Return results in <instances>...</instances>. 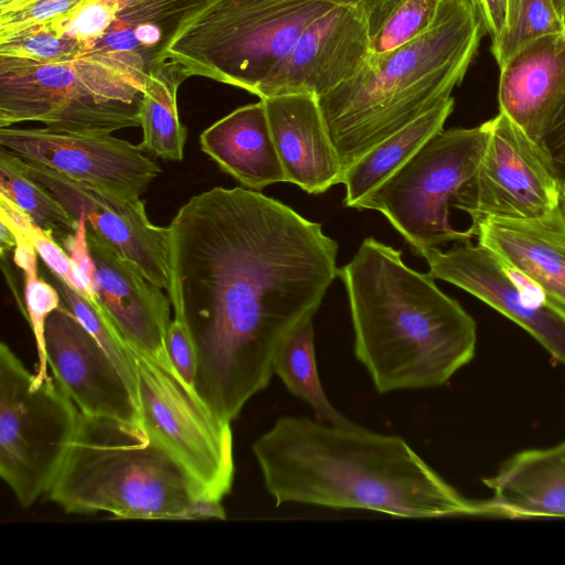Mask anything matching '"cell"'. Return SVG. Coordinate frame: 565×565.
Returning <instances> with one entry per match:
<instances>
[{"label":"cell","mask_w":565,"mask_h":565,"mask_svg":"<svg viewBox=\"0 0 565 565\" xmlns=\"http://www.w3.org/2000/svg\"><path fill=\"white\" fill-rule=\"evenodd\" d=\"M169 228L167 292L196 351L194 388L232 423L270 383L288 337L313 319L338 276V244L320 223L241 186L192 196Z\"/></svg>","instance_id":"1"},{"label":"cell","mask_w":565,"mask_h":565,"mask_svg":"<svg viewBox=\"0 0 565 565\" xmlns=\"http://www.w3.org/2000/svg\"><path fill=\"white\" fill-rule=\"evenodd\" d=\"M264 486L277 507L302 503L401 518L488 515L399 436L355 423L281 416L253 444Z\"/></svg>","instance_id":"2"},{"label":"cell","mask_w":565,"mask_h":565,"mask_svg":"<svg viewBox=\"0 0 565 565\" xmlns=\"http://www.w3.org/2000/svg\"><path fill=\"white\" fill-rule=\"evenodd\" d=\"M338 276L349 299L354 356L377 393L441 386L473 359V318L429 273L405 265L399 250L367 237Z\"/></svg>","instance_id":"3"},{"label":"cell","mask_w":565,"mask_h":565,"mask_svg":"<svg viewBox=\"0 0 565 565\" xmlns=\"http://www.w3.org/2000/svg\"><path fill=\"white\" fill-rule=\"evenodd\" d=\"M472 0H441L430 28L318 97L344 172L382 141L451 97L482 33Z\"/></svg>","instance_id":"4"},{"label":"cell","mask_w":565,"mask_h":565,"mask_svg":"<svg viewBox=\"0 0 565 565\" xmlns=\"http://www.w3.org/2000/svg\"><path fill=\"white\" fill-rule=\"evenodd\" d=\"M49 499L71 514L182 520L198 495L141 425L83 415Z\"/></svg>","instance_id":"5"},{"label":"cell","mask_w":565,"mask_h":565,"mask_svg":"<svg viewBox=\"0 0 565 565\" xmlns=\"http://www.w3.org/2000/svg\"><path fill=\"white\" fill-rule=\"evenodd\" d=\"M363 0H206L178 28L162 61L258 96L305 29Z\"/></svg>","instance_id":"6"},{"label":"cell","mask_w":565,"mask_h":565,"mask_svg":"<svg viewBox=\"0 0 565 565\" xmlns=\"http://www.w3.org/2000/svg\"><path fill=\"white\" fill-rule=\"evenodd\" d=\"M147 77L99 53L61 63L0 56V128L24 121L57 131L138 127Z\"/></svg>","instance_id":"7"},{"label":"cell","mask_w":565,"mask_h":565,"mask_svg":"<svg viewBox=\"0 0 565 565\" xmlns=\"http://www.w3.org/2000/svg\"><path fill=\"white\" fill-rule=\"evenodd\" d=\"M81 412L53 376L39 380L0 345V477L19 504L49 493L77 430Z\"/></svg>","instance_id":"8"},{"label":"cell","mask_w":565,"mask_h":565,"mask_svg":"<svg viewBox=\"0 0 565 565\" xmlns=\"http://www.w3.org/2000/svg\"><path fill=\"white\" fill-rule=\"evenodd\" d=\"M488 136L487 121L440 130L355 209L381 212L419 255L448 242L470 239L466 231L451 226L449 207L476 172Z\"/></svg>","instance_id":"9"},{"label":"cell","mask_w":565,"mask_h":565,"mask_svg":"<svg viewBox=\"0 0 565 565\" xmlns=\"http://www.w3.org/2000/svg\"><path fill=\"white\" fill-rule=\"evenodd\" d=\"M130 349L141 427L185 472L199 497L223 500L235 473L231 423L173 369Z\"/></svg>","instance_id":"10"},{"label":"cell","mask_w":565,"mask_h":565,"mask_svg":"<svg viewBox=\"0 0 565 565\" xmlns=\"http://www.w3.org/2000/svg\"><path fill=\"white\" fill-rule=\"evenodd\" d=\"M487 125L480 163L451 202L470 216L467 231L489 217L529 220L557 209L561 177L546 149L503 111Z\"/></svg>","instance_id":"11"},{"label":"cell","mask_w":565,"mask_h":565,"mask_svg":"<svg viewBox=\"0 0 565 565\" xmlns=\"http://www.w3.org/2000/svg\"><path fill=\"white\" fill-rule=\"evenodd\" d=\"M0 145L18 157L124 200L140 199L161 169L138 145L97 131L0 128Z\"/></svg>","instance_id":"12"},{"label":"cell","mask_w":565,"mask_h":565,"mask_svg":"<svg viewBox=\"0 0 565 565\" xmlns=\"http://www.w3.org/2000/svg\"><path fill=\"white\" fill-rule=\"evenodd\" d=\"M20 164L30 178L61 202L75 221L83 216L88 230L135 264L149 281L168 291L170 228L150 222L145 201L113 196L22 158Z\"/></svg>","instance_id":"13"},{"label":"cell","mask_w":565,"mask_h":565,"mask_svg":"<svg viewBox=\"0 0 565 565\" xmlns=\"http://www.w3.org/2000/svg\"><path fill=\"white\" fill-rule=\"evenodd\" d=\"M420 256L434 278L450 282L495 309L565 365V319L546 306L495 252L468 239L447 250L427 249Z\"/></svg>","instance_id":"14"},{"label":"cell","mask_w":565,"mask_h":565,"mask_svg":"<svg viewBox=\"0 0 565 565\" xmlns=\"http://www.w3.org/2000/svg\"><path fill=\"white\" fill-rule=\"evenodd\" d=\"M369 53L365 3L334 7L305 29L258 97L296 93L324 95L355 75Z\"/></svg>","instance_id":"15"},{"label":"cell","mask_w":565,"mask_h":565,"mask_svg":"<svg viewBox=\"0 0 565 565\" xmlns=\"http://www.w3.org/2000/svg\"><path fill=\"white\" fill-rule=\"evenodd\" d=\"M53 377L83 415L140 425L137 402L104 349L63 305L45 323Z\"/></svg>","instance_id":"16"},{"label":"cell","mask_w":565,"mask_h":565,"mask_svg":"<svg viewBox=\"0 0 565 565\" xmlns=\"http://www.w3.org/2000/svg\"><path fill=\"white\" fill-rule=\"evenodd\" d=\"M87 239L95 263V300L131 348L173 369L166 349L172 321L169 296L88 228Z\"/></svg>","instance_id":"17"},{"label":"cell","mask_w":565,"mask_h":565,"mask_svg":"<svg viewBox=\"0 0 565 565\" xmlns=\"http://www.w3.org/2000/svg\"><path fill=\"white\" fill-rule=\"evenodd\" d=\"M466 232L495 252L565 319V217L559 207L529 220L489 217Z\"/></svg>","instance_id":"18"},{"label":"cell","mask_w":565,"mask_h":565,"mask_svg":"<svg viewBox=\"0 0 565 565\" xmlns=\"http://www.w3.org/2000/svg\"><path fill=\"white\" fill-rule=\"evenodd\" d=\"M262 100L287 182L310 194L342 183L343 169L318 96L296 93Z\"/></svg>","instance_id":"19"},{"label":"cell","mask_w":565,"mask_h":565,"mask_svg":"<svg viewBox=\"0 0 565 565\" xmlns=\"http://www.w3.org/2000/svg\"><path fill=\"white\" fill-rule=\"evenodd\" d=\"M564 95L565 31L530 42L500 67L499 110L541 145Z\"/></svg>","instance_id":"20"},{"label":"cell","mask_w":565,"mask_h":565,"mask_svg":"<svg viewBox=\"0 0 565 565\" xmlns=\"http://www.w3.org/2000/svg\"><path fill=\"white\" fill-rule=\"evenodd\" d=\"M201 150L250 190L287 182L262 99L234 109L200 136Z\"/></svg>","instance_id":"21"},{"label":"cell","mask_w":565,"mask_h":565,"mask_svg":"<svg viewBox=\"0 0 565 565\" xmlns=\"http://www.w3.org/2000/svg\"><path fill=\"white\" fill-rule=\"evenodd\" d=\"M484 483L492 515L565 518V441L514 455Z\"/></svg>","instance_id":"22"},{"label":"cell","mask_w":565,"mask_h":565,"mask_svg":"<svg viewBox=\"0 0 565 565\" xmlns=\"http://www.w3.org/2000/svg\"><path fill=\"white\" fill-rule=\"evenodd\" d=\"M455 106L444 100L362 157L343 174L344 204L355 205L403 167L434 135L444 129Z\"/></svg>","instance_id":"23"},{"label":"cell","mask_w":565,"mask_h":565,"mask_svg":"<svg viewBox=\"0 0 565 565\" xmlns=\"http://www.w3.org/2000/svg\"><path fill=\"white\" fill-rule=\"evenodd\" d=\"M186 78L170 61L160 62L149 71L140 108L143 138L138 146L154 157L183 159L186 129L179 118L177 94Z\"/></svg>","instance_id":"24"},{"label":"cell","mask_w":565,"mask_h":565,"mask_svg":"<svg viewBox=\"0 0 565 565\" xmlns=\"http://www.w3.org/2000/svg\"><path fill=\"white\" fill-rule=\"evenodd\" d=\"M274 375L315 413V418L334 425L352 422L344 417L326 394L317 367L313 319L299 326L285 341L274 362Z\"/></svg>","instance_id":"25"},{"label":"cell","mask_w":565,"mask_h":565,"mask_svg":"<svg viewBox=\"0 0 565 565\" xmlns=\"http://www.w3.org/2000/svg\"><path fill=\"white\" fill-rule=\"evenodd\" d=\"M0 195L21 209L61 246L76 232L78 223L61 202L23 171L20 157L3 147L0 150Z\"/></svg>","instance_id":"26"},{"label":"cell","mask_w":565,"mask_h":565,"mask_svg":"<svg viewBox=\"0 0 565 565\" xmlns=\"http://www.w3.org/2000/svg\"><path fill=\"white\" fill-rule=\"evenodd\" d=\"M441 0H377L367 10L370 53L393 51L426 32Z\"/></svg>","instance_id":"27"},{"label":"cell","mask_w":565,"mask_h":565,"mask_svg":"<svg viewBox=\"0 0 565 565\" xmlns=\"http://www.w3.org/2000/svg\"><path fill=\"white\" fill-rule=\"evenodd\" d=\"M0 220L12 228L17 237L13 262L24 274V315L32 329L38 353L34 374L39 380H43L49 376L44 337L45 323L49 316L62 305L61 295L53 284L39 277L38 253L30 239L6 218L1 217Z\"/></svg>","instance_id":"28"},{"label":"cell","mask_w":565,"mask_h":565,"mask_svg":"<svg viewBox=\"0 0 565 565\" xmlns=\"http://www.w3.org/2000/svg\"><path fill=\"white\" fill-rule=\"evenodd\" d=\"M51 278L61 295L62 305L76 317L113 360L138 405L137 371L130 345L121 337L96 300H87L53 273H51Z\"/></svg>","instance_id":"29"},{"label":"cell","mask_w":565,"mask_h":565,"mask_svg":"<svg viewBox=\"0 0 565 565\" xmlns=\"http://www.w3.org/2000/svg\"><path fill=\"white\" fill-rule=\"evenodd\" d=\"M88 46L53 25L33 26L0 39V56L39 63H61L88 53Z\"/></svg>","instance_id":"30"},{"label":"cell","mask_w":565,"mask_h":565,"mask_svg":"<svg viewBox=\"0 0 565 565\" xmlns=\"http://www.w3.org/2000/svg\"><path fill=\"white\" fill-rule=\"evenodd\" d=\"M564 32L553 0H521L516 19L491 53L501 67L519 50L544 35Z\"/></svg>","instance_id":"31"},{"label":"cell","mask_w":565,"mask_h":565,"mask_svg":"<svg viewBox=\"0 0 565 565\" xmlns=\"http://www.w3.org/2000/svg\"><path fill=\"white\" fill-rule=\"evenodd\" d=\"M90 0H19L0 9V39L21 30L52 25Z\"/></svg>","instance_id":"32"},{"label":"cell","mask_w":565,"mask_h":565,"mask_svg":"<svg viewBox=\"0 0 565 565\" xmlns=\"http://www.w3.org/2000/svg\"><path fill=\"white\" fill-rule=\"evenodd\" d=\"M117 17L118 6L114 0H90L52 25L64 35L86 44L90 51L93 44L116 22Z\"/></svg>","instance_id":"33"},{"label":"cell","mask_w":565,"mask_h":565,"mask_svg":"<svg viewBox=\"0 0 565 565\" xmlns=\"http://www.w3.org/2000/svg\"><path fill=\"white\" fill-rule=\"evenodd\" d=\"M117 20L126 23L146 20H169L192 14L206 0H114Z\"/></svg>","instance_id":"34"},{"label":"cell","mask_w":565,"mask_h":565,"mask_svg":"<svg viewBox=\"0 0 565 565\" xmlns=\"http://www.w3.org/2000/svg\"><path fill=\"white\" fill-rule=\"evenodd\" d=\"M166 349L178 375L194 388L198 355L188 327L180 318L173 317L169 326Z\"/></svg>","instance_id":"35"},{"label":"cell","mask_w":565,"mask_h":565,"mask_svg":"<svg viewBox=\"0 0 565 565\" xmlns=\"http://www.w3.org/2000/svg\"><path fill=\"white\" fill-rule=\"evenodd\" d=\"M483 23L484 31L491 38V45L497 44L509 31L508 0H472Z\"/></svg>","instance_id":"36"},{"label":"cell","mask_w":565,"mask_h":565,"mask_svg":"<svg viewBox=\"0 0 565 565\" xmlns=\"http://www.w3.org/2000/svg\"><path fill=\"white\" fill-rule=\"evenodd\" d=\"M542 145L553 159L559 177L565 174V95L547 126Z\"/></svg>","instance_id":"37"},{"label":"cell","mask_w":565,"mask_h":565,"mask_svg":"<svg viewBox=\"0 0 565 565\" xmlns=\"http://www.w3.org/2000/svg\"><path fill=\"white\" fill-rule=\"evenodd\" d=\"M203 519L225 520L226 512L222 504V500L207 497H195L182 516V520L186 521Z\"/></svg>","instance_id":"38"},{"label":"cell","mask_w":565,"mask_h":565,"mask_svg":"<svg viewBox=\"0 0 565 565\" xmlns=\"http://www.w3.org/2000/svg\"><path fill=\"white\" fill-rule=\"evenodd\" d=\"M0 255L3 258L10 249L15 248L17 237L12 228L4 221H0Z\"/></svg>","instance_id":"39"},{"label":"cell","mask_w":565,"mask_h":565,"mask_svg":"<svg viewBox=\"0 0 565 565\" xmlns=\"http://www.w3.org/2000/svg\"><path fill=\"white\" fill-rule=\"evenodd\" d=\"M520 1L521 0H508L510 29L516 19V15L519 12V7H520Z\"/></svg>","instance_id":"40"},{"label":"cell","mask_w":565,"mask_h":565,"mask_svg":"<svg viewBox=\"0 0 565 565\" xmlns=\"http://www.w3.org/2000/svg\"><path fill=\"white\" fill-rule=\"evenodd\" d=\"M558 207L561 213L565 217V174L561 177L559 181Z\"/></svg>","instance_id":"41"},{"label":"cell","mask_w":565,"mask_h":565,"mask_svg":"<svg viewBox=\"0 0 565 565\" xmlns=\"http://www.w3.org/2000/svg\"><path fill=\"white\" fill-rule=\"evenodd\" d=\"M19 0H0V9L10 7L11 4L15 3Z\"/></svg>","instance_id":"42"},{"label":"cell","mask_w":565,"mask_h":565,"mask_svg":"<svg viewBox=\"0 0 565 565\" xmlns=\"http://www.w3.org/2000/svg\"><path fill=\"white\" fill-rule=\"evenodd\" d=\"M559 15H561V20H562V23H563V26H564V31H565V3L562 7V9L559 10Z\"/></svg>","instance_id":"43"},{"label":"cell","mask_w":565,"mask_h":565,"mask_svg":"<svg viewBox=\"0 0 565 565\" xmlns=\"http://www.w3.org/2000/svg\"><path fill=\"white\" fill-rule=\"evenodd\" d=\"M553 2H554V4H555L556 9H557V10H558V12H559V10L562 9V7H563V6H564V3H565V0H553Z\"/></svg>","instance_id":"44"},{"label":"cell","mask_w":565,"mask_h":565,"mask_svg":"<svg viewBox=\"0 0 565 565\" xmlns=\"http://www.w3.org/2000/svg\"><path fill=\"white\" fill-rule=\"evenodd\" d=\"M377 0H363V2L365 3L366 7H370L372 6L373 3H375Z\"/></svg>","instance_id":"45"}]
</instances>
